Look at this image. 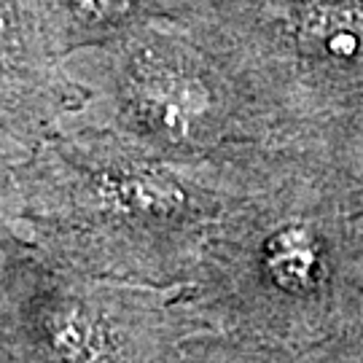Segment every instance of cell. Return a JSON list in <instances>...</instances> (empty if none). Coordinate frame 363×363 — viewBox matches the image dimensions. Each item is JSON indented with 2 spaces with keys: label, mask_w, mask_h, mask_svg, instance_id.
I'll return each instance as SVG.
<instances>
[{
  "label": "cell",
  "mask_w": 363,
  "mask_h": 363,
  "mask_svg": "<svg viewBox=\"0 0 363 363\" xmlns=\"http://www.w3.org/2000/svg\"><path fill=\"white\" fill-rule=\"evenodd\" d=\"M62 60L40 0H0V130L33 138L73 103Z\"/></svg>",
  "instance_id": "1"
},
{
  "label": "cell",
  "mask_w": 363,
  "mask_h": 363,
  "mask_svg": "<svg viewBox=\"0 0 363 363\" xmlns=\"http://www.w3.org/2000/svg\"><path fill=\"white\" fill-rule=\"evenodd\" d=\"M40 6L62 57L108 46L167 16L164 0H40Z\"/></svg>",
  "instance_id": "2"
},
{
  "label": "cell",
  "mask_w": 363,
  "mask_h": 363,
  "mask_svg": "<svg viewBox=\"0 0 363 363\" xmlns=\"http://www.w3.org/2000/svg\"><path fill=\"white\" fill-rule=\"evenodd\" d=\"M261 272L274 291L312 294L323 280V245L304 223H286L261 247Z\"/></svg>",
  "instance_id": "3"
},
{
  "label": "cell",
  "mask_w": 363,
  "mask_h": 363,
  "mask_svg": "<svg viewBox=\"0 0 363 363\" xmlns=\"http://www.w3.org/2000/svg\"><path fill=\"white\" fill-rule=\"evenodd\" d=\"M9 181H11V169L0 159V226H3V220H6L13 202V186Z\"/></svg>",
  "instance_id": "4"
},
{
  "label": "cell",
  "mask_w": 363,
  "mask_h": 363,
  "mask_svg": "<svg viewBox=\"0 0 363 363\" xmlns=\"http://www.w3.org/2000/svg\"><path fill=\"white\" fill-rule=\"evenodd\" d=\"M0 363H16L11 345H9V334H6V325H3V315H0Z\"/></svg>",
  "instance_id": "5"
}]
</instances>
